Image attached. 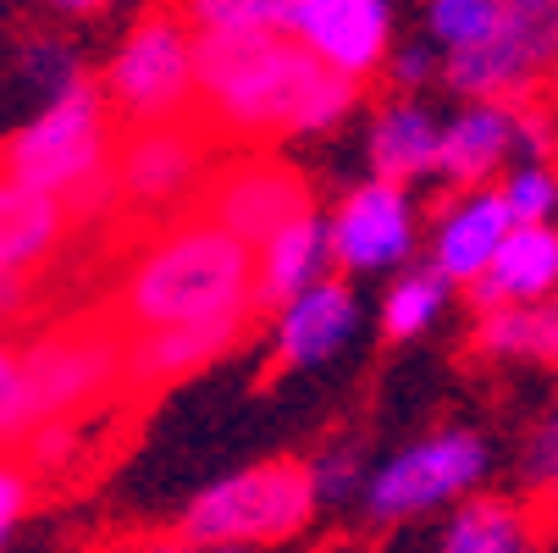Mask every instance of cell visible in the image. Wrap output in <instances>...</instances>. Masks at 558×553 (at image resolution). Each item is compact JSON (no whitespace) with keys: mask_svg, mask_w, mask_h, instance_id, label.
<instances>
[{"mask_svg":"<svg viewBox=\"0 0 558 553\" xmlns=\"http://www.w3.org/2000/svg\"><path fill=\"white\" fill-rule=\"evenodd\" d=\"M360 89L293 34H194V111L227 139L327 133L360 106Z\"/></svg>","mask_w":558,"mask_h":553,"instance_id":"6da1fadb","label":"cell"},{"mask_svg":"<svg viewBox=\"0 0 558 553\" xmlns=\"http://www.w3.org/2000/svg\"><path fill=\"white\" fill-rule=\"evenodd\" d=\"M232 310H260L255 250L221 221H210L199 205L155 227L128 255L111 293V322L122 333L205 322V315H232Z\"/></svg>","mask_w":558,"mask_h":553,"instance_id":"7a4b0ae2","label":"cell"},{"mask_svg":"<svg viewBox=\"0 0 558 553\" xmlns=\"http://www.w3.org/2000/svg\"><path fill=\"white\" fill-rule=\"evenodd\" d=\"M111 106L100 84H77L66 95H50L0 149V167L17 172L34 189H50L72 205V216H95L117 205L111 183Z\"/></svg>","mask_w":558,"mask_h":553,"instance_id":"3957f363","label":"cell"},{"mask_svg":"<svg viewBox=\"0 0 558 553\" xmlns=\"http://www.w3.org/2000/svg\"><path fill=\"white\" fill-rule=\"evenodd\" d=\"M322 515V498H315L310 482V459H260L244 465L232 477L199 488L189 498V509L178 515V537L189 542H221V548H282L293 537H304Z\"/></svg>","mask_w":558,"mask_h":553,"instance_id":"277c9868","label":"cell"},{"mask_svg":"<svg viewBox=\"0 0 558 553\" xmlns=\"http://www.w3.org/2000/svg\"><path fill=\"white\" fill-rule=\"evenodd\" d=\"M487 477H493V443L470 426H437L387 454L381 465H371L360 509L371 526H404L482 493Z\"/></svg>","mask_w":558,"mask_h":553,"instance_id":"5b68a950","label":"cell"},{"mask_svg":"<svg viewBox=\"0 0 558 553\" xmlns=\"http://www.w3.org/2000/svg\"><path fill=\"white\" fill-rule=\"evenodd\" d=\"M106 106L122 122H178L194 111V23L183 7L144 12L106 61Z\"/></svg>","mask_w":558,"mask_h":553,"instance_id":"8992f818","label":"cell"},{"mask_svg":"<svg viewBox=\"0 0 558 553\" xmlns=\"http://www.w3.org/2000/svg\"><path fill=\"white\" fill-rule=\"evenodd\" d=\"M558 61V0H504L493 39L448 50L442 84L459 100H525Z\"/></svg>","mask_w":558,"mask_h":553,"instance_id":"52a82bcc","label":"cell"},{"mask_svg":"<svg viewBox=\"0 0 558 553\" xmlns=\"http://www.w3.org/2000/svg\"><path fill=\"white\" fill-rule=\"evenodd\" d=\"M23 365L39 421L84 416L122 387V327L111 315L106 322H56L23 344Z\"/></svg>","mask_w":558,"mask_h":553,"instance_id":"ba28073f","label":"cell"},{"mask_svg":"<svg viewBox=\"0 0 558 553\" xmlns=\"http://www.w3.org/2000/svg\"><path fill=\"white\" fill-rule=\"evenodd\" d=\"M205 172H210V149H205V133L189 117L138 122L111 155L117 205L144 211V216H167L183 200H199Z\"/></svg>","mask_w":558,"mask_h":553,"instance_id":"9c48e42d","label":"cell"},{"mask_svg":"<svg viewBox=\"0 0 558 553\" xmlns=\"http://www.w3.org/2000/svg\"><path fill=\"white\" fill-rule=\"evenodd\" d=\"M194 205L255 250L282 221L315 211V189L299 167L277 161V155H232V161L205 172V189Z\"/></svg>","mask_w":558,"mask_h":553,"instance_id":"30bf717a","label":"cell"},{"mask_svg":"<svg viewBox=\"0 0 558 553\" xmlns=\"http://www.w3.org/2000/svg\"><path fill=\"white\" fill-rule=\"evenodd\" d=\"M327 232H332V272L343 277H376L404 266L421 239V211L410 200V183L365 178L327 211Z\"/></svg>","mask_w":558,"mask_h":553,"instance_id":"8fae6325","label":"cell"},{"mask_svg":"<svg viewBox=\"0 0 558 553\" xmlns=\"http://www.w3.org/2000/svg\"><path fill=\"white\" fill-rule=\"evenodd\" d=\"M315 61L376 77L392 56V0H288V28Z\"/></svg>","mask_w":558,"mask_h":553,"instance_id":"7c38bea8","label":"cell"},{"mask_svg":"<svg viewBox=\"0 0 558 553\" xmlns=\"http://www.w3.org/2000/svg\"><path fill=\"white\" fill-rule=\"evenodd\" d=\"M360 333V293L354 277L327 272L322 282L299 288L271 310V365L277 371H315L343 354Z\"/></svg>","mask_w":558,"mask_h":553,"instance_id":"4fadbf2b","label":"cell"},{"mask_svg":"<svg viewBox=\"0 0 558 553\" xmlns=\"http://www.w3.org/2000/svg\"><path fill=\"white\" fill-rule=\"evenodd\" d=\"M250 322H255V310H232V315H205V322L122 333V387L155 393V387H172V382L216 365L221 354L238 349V338H244Z\"/></svg>","mask_w":558,"mask_h":553,"instance_id":"5bb4252c","label":"cell"},{"mask_svg":"<svg viewBox=\"0 0 558 553\" xmlns=\"http://www.w3.org/2000/svg\"><path fill=\"white\" fill-rule=\"evenodd\" d=\"M509 205L498 194V183H475V189H453V200L437 211L432 221V261L453 288H475V277H482L498 255V244L509 239Z\"/></svg>","mask_w":558,"mask_h":553,"instance_id":"9a60e30c","label":"cell"},{"mask_svg":"<svg viewBox=\"0 0 558 553\" xmlns=\"http://www.w3.org/2000/svg\"><path fill=\"white\" fill-rule=\"evenodd\" d=\"M553 515L525 493H470L448 509L432 553H547Z\"/></svg>","mask_w":558,"mask_h":553,"instance_id":"2e32d148","label":"cell"},{"mask_svg":"<svg viewBox=\"0 0 558 553\" xmlns=\"http://www.w3.org/2000/svg\"><path fill=\"white\" fill-rule=\"evenodd\" d=\"M72 205L50 189L23 183L17 172L0 167V272L7 277H34L39 266L56 261V250L66 244L72 227Z\"/></svg>","mask_w":558,"mask_h":553,"instance_id":"e0dca14e","label":"cell"},{"mask_svg":"<svg viewBox=\"0 0 558 553\" xmlns=\"http://www.w3.org/2000/svg\"><path fill=\"white\" fill-rule=\"evenodd\" d=\"M514 161V100H464L437 139V178L453 189L498 183Z\"/></svg>","mask_w":558,"mask_h":553,"instance_id":"ac0fdd59","label":"cell"},{"mask_svg":"<svg viewBox=\"0 0 558 553\" xmlns=\"http://www.w3.org/2000/svg\"><path fill=\"white\" fill-rule=\"evenodd\" d=\"M547 293H558V221H514L493 266L475 277L470 304L493 310V304H531Z\"/></svg>","mask_w":558,"mask_h":553,"instance_id":"d6986e66","label":"cell"},{"mask_svg":"<svg viewBox=\"0 0 558 553\" xmlns=\"http://www.w3.org/2000/svg\"><path fill=\"white\" fill-rule=\"evenodd\" d=\"M332 272V232L322 211H304L293 221H282L266 244H255V304L277 310L282 299H293L299 288L322 282Z\"/></svg>","mask_w":558,"mask_h":553,"instance_id":"ffe728a7","label":"cell"},{"mask_svg":"<svg viewBox=\"0 0 558 553\" xmlns=\"http://www.w3.org/2000/svg\"><path fill=\"white\" fill-rule=\"evenodd\" d=\"M437 139H442V122L421 100H410V95L387 100L371 117V133H365L371 178H387V183L437 178Z\"/></svg>","mask_w":558,"mask_h":553,"instance_id":"44dd1931","label":"cell"},{"mask_svg":"<svg viewBox=\"0 0 558 553\" xmlns=\"http://www.w3.org/2000/svg\"><path fill=\"white\" fill-rule=\"evenodd\" d=\"M470 349L504 365H542L558 371V293L531 304H493L475 315Z\"/></svg>","mask_w":558,"mask_h":553,"instance_id":"7402d4cb","label":"cell"},{"mask_svg":"<svg viewBox=\"0 0 558 553\" xmlns=\"http://www.w3.org/2000/svg\"><path fill=\"white\" fill-rule=\"evenodd\" d=\"M448 293L453 282L437 272V266H410V272H398L381 293V333L392 344H410V338H426L437 322H442V310H448Z\"/></svg>","mask_w":558,"mask_h":553,"instance_id":"603a6c76","label":"cell"},{"mask_svg":"<svg viewBox=\"0 0 558 553\" xmlns=\"http://www.w3.org/2000/svg\"><path fill=\"white\" fill-rule=\"evenodd\" d=\"M194 34H282L288 0H183Z\"/></svg>","mask_w":558,"mask_h":553,"instance_id":"cb8c5ba5","label":"cell"},{"mask_svg":"<svg viewBox=\"0 0 558 553\" xmlns=\"http://www.w3.org/2000/svg\"><path fill=\"white\" fill-rule=\"evenodd\" d=\"M504 17V0H426V39L448 56V50H470L493 39Z\"/></svg>","mask_w":558,"mask_h":553,"instance_id":"d4e9b609","label":"cell"},{"mask_svg":"<svg viewBox=\"0 0 558 553\" xmlns=\"http://www.w3.org/2000/svg\"><path fill=\"white\" fill-rule=\"evenodd\" d=\"M39 426V405L28 387V365H23V344H12L0 333V448L23 443Z\"/></svg>","mask_w":558,"mask_h":553,"instance_id":"484cf974","label":"cell"},{"mask_svg":"<svg viewBox=\"0 0 558 553\" xmlns=\"http://www.w3.org/2000/svg\"><path fill=\"white\" fill-rule=\"evenodd\" d=\"M365 477H371V465H365L360 443H327L322 454H310V482H315V498H322V509H349V504H360Z\"/></svg>","mask_w":558,"mask_h":553,"instance_id":"4316f807","label":"cell"},{"mask_svg":"<svg viewBox=\"0 0 558 553\" xmlns=\"http://www.w3.org/2000/svg\"><path fill=\"white\" fill-rule=\"evenodd\" d=\"M498 194L514 221H553L558 216V167L553 161H514L498 178Z\"/></svg>","mask_w":558,"mask_h":553,"instance_id":"83f0119b","label":"cell"},{"mask_svg":"<svg viewBox=\"0 0 558 553\" xmlns=\"http://www.w3.org/2000/svg\"><path fill=\"white\" fill-rule=\"evenodd\" d=\"M520 477H525V498H536V504L558 520V405H553V416L536 426V437L525 443Z\"/></svg>","mask_w":558,"mask_h":553,"instance_id":"f1b7e54d","label":"cell"},{"mask_svg":"<svg viewBox=\"0 0 558 553\" xmlns=\"http://www.w3.org/2000/svg\"><path fill=\"white\" fill-rule=\"evenodd\" d=\"M23 77L50 100V95H66V89L84 84V67H77L72 45H61V39H28L23 45Z\"/></svg>","mask_w":558,"mask_h":553,"instance_id":"f546056e","label":"cell"},{"mask_svg":"<svg viewBox=\"0 0 558 553\" xmlns=\"http://www.w3.org/2000/svg\"><path fill=\"white\" fill-rule=\"evenodd\" d=\"M558 155V106L553 100H514V161H553Z\"/></svg>","mask_w":558,"mask_h":553,"instance_id":"4dcf8cb0","label":"cell"},{"mask_svg":"<svg viewBox=\"0 0 558 553\" xmlns=\"http://www.w3.org/2000/svg\"><path fill=\"white\" fill-rule=\"evenodd\" d=\"M28 504H34V470L17 465L7 448H0V548L12 542V531L28 515Z\"/></svg>","mask_w":558,"mask_h":553,"instance_id":"1f68e13d","label":"cell"},{"mask_svg":"<svg viewBox=\"0 0 558 553\" xmlns=\"http://www.w3.org/2000/svg\"><path fill=\"white\" fill-rule=\"evenodd\" d=\"M381 72H387V84L404 89V95H410V89H426L432 77L442 72V50L426 45V39H421V45H392V56H387Z\"/></svg>","mask_w":558,"mask_h":553,"instance_id":"d6a6232c","label":"cell"},{"mask_svg":"<svg viewBox=\"0 0 558 553\" xmlns=\"http://www.w3.org/2000/svg\"><path fill=\"white\" fill-rule=\"evenodd\" d=\"M122 553H250V548H221V542H189V537H144V542H133V548H122Z\"/></svg>","mask_w":558,"mask_h":553,"instance_id":"836d02e7","label":"cell"},{"mask_svg":"<svg viewBox=\"0 0 558 553\" xmlns=\"http://www.w3.org/2000/svg\"><path fill=\"white\" fill-rule=\"evenodd\" d=\"M50 12H61V17H95V12H106V0H50Z\"/></svg>","mask_w":558,"mask_h":553,"instance_id":"e575fe53","label":"cell"},{"mask_svg":"<svg viewBox=\"0 0 558 553\" xmlns=\"http://www.w3.org/2000/svg\"><path fill=\"white\" fill-rule=\"evenodd\" d=\"M12 304H17V277H7V272H0V322L12 315Z\"/></svg>","mask_w":558,"mask_h":553,"instance_id":"d590c367","label":"cell"},{"mask_svg":"<svg viewBox=\"0 0 558 553\" xmlns=\"http://www.w3.org/2000/svg\"><path fill=\"white\" fill-rule=\"evenodd\" d=\"M547 95H553V106H558V61H553V72H547Z\"/></svg>","mask_w":558,"mask_h":553,"instance_id":"8d00e7d4","label":"cell"},{"mask_svg":"<svg viewBox=\"0 0 558 553\" xmlns=\"http://www.w3.org/2000/svg\"><path fill=\"white\" fill-rule=\"evenodd\" d=\"M322 553H349V548H322Z\"/></svg>","mask_w":558,"mask_h":553,"instance_id":"74e56055","label":"cell"},{"mask_svg":"<svg viewBox=\"0 0 558 553\" xmlns=\"http://www.w3.org/2000/svg\"><path fill=\"white\" fill-rule=\"evenodd\" d=\"M106 7H111V0H106Z\"/></svg>","mask_w":558,"mask_h":553,"instance_id":"f35d334b","label":"cell"}]
</instances>
